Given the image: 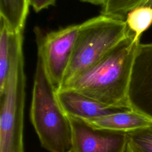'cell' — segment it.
Wrapping results in <instances>:
<instances>
[{"mask_svg":"<svg viewBox=\"0 0 152 152\" xmlns=\"http://www.w3.org/2000/svg\"><path fill=\"white\" fill-rule=\"evenodd\" d=\"M140 44V39L129 30L127 36L110 52L56 90L74 91L107 107L129 109L128 89Z\"/></svg>","mask_w":152,"mask_h":152,"instance_id":"1","label":"cell"},{"mask_svg":"<svg viewBox=\"0 0 152 152\" xmlns=\"http://www.w3.org/2000/svg\"><path fill=\"white\" fill-rule=\"evenodd\" d=\"M30 120L42 146L49 152H68L72 148L71 127L56 96L41 54L34 77Z\"/></svg>","mask_w":152,"mask_h":152,"instance_id":"2","label":"cell"},{"mask_svg":"<svg viewBox=\"0 0 152 152\" xmlns=\"http://www.w3.org/2000/svg\"><path fill=\"white\" fill-rule=\"evenodd\" d=\"M23 45V31L12 34L11 66L0 93V152H24L26 76Z\"/></svg>","mask_w":152,"mask_h":152,"instance_id":"3","label":"cell"},{"mask_svg":"<svg viewBox=\"0 0 152 152\" xmlns=\"http://www.w3.org/2000/svg\"><path fill=\"white\" fill-rule=\"evenodd\" d=\"M128 31L125 21L102 14L80 23L71 59L59 87L103 58Z\"/></svg>","mask_w":152,"mask_h":152,"instance_id":"4","label":"cell"},{"mask_svg":"<svg viewBox=\"0 0 152 152\" xmlns=\"http://www.w3.org/2000/svg\"><path fill=\"white\" fill-rule=\"evenodd\" d=\"M80 27V24H72L49 32L39 27L34 30L37 52L56 90L61 85L69 65Z\"/></svg>","mask_w":152,"mask_h":152,"instance_id":"5","label":"cell"},{"mask_svg":"<svg viewBox=\"0 0 152 152\" xmlns=\"http://www.w3.org/2000/svg\"><path fill=\"white\" fill-rule=\"evenodd\" d=\"M129 108L152 122V43L140 44L131 74Z\"/></svg>","mask_w":152,"mask_h":152,"instance_id":"6","label":"cell"},{"mask_svg":"<svg viewBox=\"0 0 152 152\" xmlns=\"http://www.w3.org/2000/svg\"><path fill=\"white\" fill-rule=\"evenodd\" d=\"M71 127L75 152H126L127 132L93 126L84 120L66 115Z\"/></svg>","mask_w":152,"mask_h":152,"instance_id":"7","label":"cell"},{"mask_svg":"<svg viewBox=\"0 0 152 152\" xmlns=\"http://www.w3.org/2000/svg\"><path fill=\"white\" fill-rule=\"evenodd\" d=\"M58 101L65 113L70 116L88 120L122 110L112 108L74 91L56 90Z\"/></svg>","mask_w":152,"mask_h":152,"instance_id":"8","label":"cell"},{"mask_svg":"<svg viewBox=\"0 0 152 152\" xmlns=\"http://www.w3.org/2000/svg\"><path fill=\"white\" fill-rule=\"evenodd\" d=\"M84 121L96 128L125 132L147 126L152 123L145 116L130 109Z\"/></svg>","mask_w":152,"mask_h":152,"instance_id":"9","label":"cell"},{"mask_svg":"<svg viewBox=\"0 0 152 152\" xmlns=\"http://www.w3.org/2000/svg\"><path fill=\"white\" fill-rule=\"evenodd\" d=\"M29 7L28 0H0V18L13 33L23 31Z\"/></svg>","mask_w":152,"mask_h":152,"instance_id":"10","label":"cell"},{"mask_svg":"<svg viewBox=\"0 0 152 152\" xmlns=\"http://www.w3.org/2000/svg\"><path fill=\"white\" fill-rule=\"evenodd\" d=\"M13 33L0 18V93L4 88L11 62V42Z\"/></svg>","mask_w":152,"mask_h":152,"instance_id":"11","label":"cell"},{"mask_svg":"<svg viewBox=\"0 0 152 152\" xmlns=\"http://www.w3.org/2000/svg\"><path fill=\"white\" fill-rule=\"evenodd\" d=\"M125 22L128 29L140 39L142 33L152 23V7L147 4L133 9L127 14Z\"/></svg>","mask_w":152,"mask_h":152,"instance_id":"12","label":"cell"},{"mask_svg":"<svg viewBox=\"0 0 152 152\" xmlns=\"http://www.w3.org/2000/svg\"><path fill=\"white\" fill-rule=\"evenodd\" d=\"M151 0H105L102 6L101 14L125 21L129 12L142 5L148 4Z\"/></svg>","mask_w":152,"mask_h":152,"instance_id":"13","label":"cell"},{"mask_svg":"<svg viewBox=\"0 0 152 152\" xmlns=\"http://www.w3.org/2000/svg\"><path fill=\"white\" fill-rule=\"evenodd\" d=\"M127 134L129 141L142 152H152V123Z\"/></svg>","mask_w":152,"mask_h":152,"instance_id":"14","label":"cell"},{"mask_svg":"<svg viewBox=\"0 0 152 152\" xmlns=\"http://www.w3.org/2000/svg\"><path fill=\"white\" fill-rule=\"evenodd\" d=\"M31 6L36 12H39L50 6H54L56 0H28Z\"/></svg>","mask_w":152,"mask_h":152,"instance_id":"15","label":"cell"},{"mask_svg":"<svg viewBox=\"0 0 152 152\" xmlns=\"http://www.w3.org/2000/svg\"><path fill=\"white\" fill-rule=\"evenodd\" d=\"M126 152H142V151L140 150L138 148H137L134 145H133L128 140Z\"/></svg>","mask_w":152,"mask_h":152,"instance_id":"16","label":"cell"},{"mask_svg":"<svg viewBox=\"0 0 152 152\" xmlns=\"http://www.w3.org/2000/svg\"><path fill=\"white\" fill-rule=\"evenodd\" d=\"M79 1L84 2L92 4L94 5H101V6H102L105 2V0H79Z\"/></svg>","mask_w":152,"mask_h":152,"instance_id":"17","label":"cell"},{"mask_svg":"<svg viewBox=\"0 0 152 152\" xmlns=\"http://www.w3.org/2000/svg\"><path fill=\"white\" fill-rule=\"evenodd\" d=\"M68 152H75V151H74V150L71 148V149L69 151H68Z\"/></svg>","mask_w":152,"mask_h":152,"instance_id":"18","label":"cell"}]
</instances>
